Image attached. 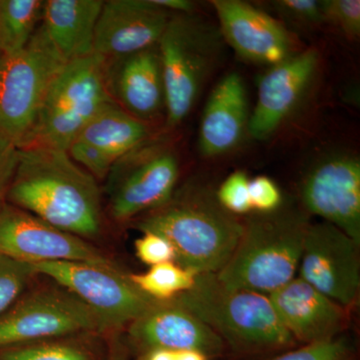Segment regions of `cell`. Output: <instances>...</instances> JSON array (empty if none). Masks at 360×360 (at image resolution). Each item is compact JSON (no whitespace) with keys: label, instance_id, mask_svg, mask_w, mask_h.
Segmentation results:
<instances>
[{"label":"cell","instance_id":"7c38bea8","mask_svg":"<svg viewBox=\"0 0 360 360\" xmlns=\"http://www.w3.org/2000/svg\"><path fill=\"white\" fill-rule=\"evenodd\" d=\"M359 245L328 222H310L300 277L345 309L356 302L360 288Z\"/></svg>","mask_w":360,"mask_h":360},{"label":"cell","instance_id":"8992f818","mask_svg":"<svg viewBox=\"0 0 360 360\" xmlns=\"http://www.w3.org/2000/svg\"><path fill=\"white\" fill-rule=\"evenodd\" d=\"M191 14H174L158 41L165 94V127L184 122L198 101L220 52V37Z\"/></svg>","mask_w":360,"mask_h":360},{"label":"cell","instance_id":"d4e9b609","mask_svg":"<svg viewBox=\"0 0 360 360\" xmlns=\"http://www.w3.org/2000/svg\"><path fill=\"white\" fill-rule=\"evenodd\" d=\"M198 276L174 262L153 265L143 274H129L131 283L156 302H168L191 290Z\"/></svg>","mask_w":360,"mask_h":360},{"label":"cell","instance_id":"74e56055","mask_svg":"<svg viewBox=\"0 0 360 360\" xmlns=\"http://www.w3.org/2000/svg\"><path fill=\"white\" fill-rule=\"evenodd\" d=\"M210 357L196 350H179L175 352V360H208Z\"/></svg>","mask_w":360,"mask_h":360},{"label":"cell","instance_id":"836d02e7","mask_svg":"<svg viewBox=\"0 0 360 360\" xmlns=\"http://www.w3.org/2000/svg\"><path fill=\"white\" fill-rule=\"evenodd\" d=\"M20 160V148L0 139V212L7 203V195Z\"/></svg>","mask_w":360,"mask_h":360},{"label":"cell","instance_id":"52a82bcc","mask_svg":"<svg viewBox=\"0 0 360 360\" xmlns=\"http://www.w3.org/2000/svg\"><path fill=\"white\" fill-rule=\"evenodd\" d=\"M66 65L41 25L22 49L0 54V139L18 148L23 146Z\"/></svg>","mask_w":360,"mask_h":360},{"label":"cell","instance_id":"d590c367","mask_svg":"<svg viewBox=\"0 0 360 360\" xmlns=\"http://www.w3.org/2000/svg\"><path fill=\"white\" fill-rule=\"evenodd\" d=\"M115 333L108 341V352L106 360H130L131 352L127 347V341L122 340L120 335H115Z\"/></svg>","mask_w":360,"mask_h":360},{"label":"cell","instance_id":"ba28073f","mask_svg":"<svg viewBox=\"0 0 360 360\" xmlns=\"http://www.w3.org/2000/svg\"><path fill=\"white\" fill-rule=\"evenodd\" d=\"M54 284L27 288L0 314V352L54 338L108 333L96 312Z\"/></svg>","mask_w":360,"mask_h":360},{"label":"cell","instance_id":"f546056e","mask_svg":"<svg viewBox=\"0 0 360 360\" xmlns=\"http://www.w3.org/2000/svg\"><path fill=\"white\" fill-rule=\"evenodd\" d=\"M347 341L336 338L324 342L302 345V347L283 352L267 360H341L348 354Z\"/></svg>","mask_w":360,"mask_h":360},{"label":"cell","instance_id":"e0dca14e","mask_svg":"<svg viewBox=\"0 0 360 360\" xmlns=\"http://www.w3.org/2000/svg\"><path fill=\"white\" fill-rule=\"evenodd\" d=\"M172 16L150 0L104 1L94 53L103 58H120L155 46Z\"/></svg>","mask_w":360,"mask_h":360},{"label":"cell","instance_id":"6da1fadb","mask_svg":"<svg viewBox=\"0 0 360 360\" xmlns=\"http://www.w3.org/2000/svg\"><path fill=\"white\" fill-rule=\"evenodd\" d=\"M7 203L86 240L103 229L97 179L65 150L20 148Z\"/></svg>","mask_w":360,"mask_h":360},{"label":"cell","instance_id":"8d00e7d4","mask_svg":"<svg viewBox=\"0 0 360 360\" xmlns=\"http://www.w3.org/2000/svg\"><path fill=\"white\" fill-rule=\"evenodd\" d=\"M141 360H175V352L172 350L156 349L141 355Z\"/></svg>","mask_w":360,"mask_h":360},{"label":"cell","instance_id":"277c9868","mask_svg":"<svg viewBox=\"0 0 360 360\" xmlns=\"http://www.w3.org/2000/svg\"><path fill=\"white\" fill-rule=\"evenodd\" d=\"M309 217L278 208L243 220V231L226 264L215 274L231 290L270 295L295 278Z\"/></svg>","mask_w":360,"mask_h":360},{"label":"cell","instance_id":"1f68e13d","mask_svg":"<svg viewBox=\"0 0 360 360\" xmlns=\"http://www.w3.org/2000/svg\"><path fill=\"white\" fill-rule=\"evenodd\" d=\"M274 6L284 18L302 25L326 23L323 4L317 0H278Z\"/></svg>","mask_w":360,"mask_h":360},{"label":"cell","instance_id":"7a4b0ae2","mask_svg":"<svg viewBox=\"0 0 360 360\" xmlns=\"http://www.w3.org/2000/svg\"><path fill=\"white\" fill-rule=\"evenodd\" d=\"M136 227L167 238L174 246L175 264L196 274H215L236 250L243 220L226 212L215 194L187 187L174 193L165 205L146 213Z\"/></svg>","mask_w":360,"mask_h":360},{"label":"cell","instance_id":"ffe728a7","mask_svg":"<svg viewBox=\"0 0 360 360\" xmlns=\"http://www.w3.org/2000/svg\"><path fill=\"white\" fill-rule=\"evenodd\" d=\"M248 99L245 82L236 72L217 82L201 117L198 146L201 155L214 158L232 150L248 129Z\"/></svg>","mask_w":360,"mask_h":360},{"label":"cell","instance_id":"603a6c76","mask_svg":"<svg viewBox=\"0 0 360 360\" xmlns=\"http://www.w3.org/2000/svg\"><path fill=\"white\" fill-rule=\"evenodd\" d=\"M108 352L101 335H82L7 348L0 360H106Z\"/></svg>","mask_w":360,"mask_h":360},{"label":"cell","instance_id":"484cf974","mask_svg":"<svg viewBox=\"0 0 360 360\" xmlns=\"http://www.w3.org/2000/svg\"><path fill=\"white\" fill-rule=\"evenodd\" d=\"M37 276L32 264L0 255V314L30 288Z\"/></svg>","mask_w":360,"mask_h":360},{"label":"cell","instance_id":"9c48e42d","mask_svg":"<svg viewBox=\"0 0 360 360\" xmlns=\"http://www.w3.org/2000/svg\"><path fill=\"white\" fill-rule=\"evenodd\" d=\"M179 175L177 156L153 139L118 158L106 176L111 217L124 222L165 205Z\"/></svg>","mask_w":360,"mask_h":360},{"label":"cell","instance_id":"5b68a950","mask_svg":"<svg viewBox=\"0 0 360 360\" xmlns=\"http://www.w3.org/2000/svg\"><path fill=\"white\" fill-rule=\"evenodd\" d=\"M113 103L106 89L104 58L98 54L70 61L47 92L20 148L68 151L90 120Z\"/></svg>","mask_w":360,"mask_h":360},{"label":"cell","instance_id":"9a60e30c","mask_svg":"<svg viewBox=\"0 0 360 360\" xmlns=\"http://www.w3.org/2000/svg\"><path fill=\"white\" fill-rule=\"evenodd\" d=\"M319 65V51L309 49L270 68L258 82L257 104L248 120L251 137L264 141L274 134L300 103Z\"/></svg>","mask_w":360,"mask_h":360},{"label":"cell","instance_id":"d6986e66","mask_svg":"<svg viewBox=\"0 0 360 360\" xmlns=\"http://www.w3.org/2000/svg\"><path fill=\"white\" fill-rule=\"evenodd\" d=\"M269 296L284 328L303 345L335 340L347 326V309L300 277Z\"/></svg>","mask_w":360,"mask_h":360},{"label":"cell","instance_id":"7402d4cb","mask_svg":"<svg viewBox=\"0 0 360 360\" xmlns=\"http://www.w3.org/2000/svg\"><path fill=\"white\" fill-rule=\"evenodd\" d=\"M150 139V125L110 103L90 120L75 141L91 144L117 160Z\"/></svg>","mask_w":360,"mask_h":360},{"label":"cell","instance_id":"44dd1931","mask_svg":"<svg viewBox=\"0 0 360 360\" xmlns=\"http://www.w3.org/2000/svg\"><path fill=\"white\" fill-rule=\"evenodd\" d=\"M103 0H47L41 27L68 63L94 54Z\"/></svg>","mask_w":360,"mask_h":360},{"label":"cell","instance_id":"2e32d148","mask_svg":"<svg viewBox=\"0 0 360 360\" xmlns=\"http://www.w3.org/2000/svg\"><path fill=\"white\" fill-rule=\"evenodd\" d=\"M220 35L245 60L274 65L293 56L292 39L269 14L240 0H213Z\"/></svg>","mask_w":360,"mask_h":360},{"label":"cell","instance_id":"4fadbf2b","mask_svg":"<svg viewBox=\"0 0 360 360\" xmlns=\"http://www.w3.org/2000/svg\"><path fill=\"white\" fill-rule=\"evenodd\" d=\"M305 210L335 225L360 245V162L338 153L317 163L302 186Z\"/></svg>","mask_w":360,"mask_h":360},{"label":"cell","instance_id":"ac0fdd59","mask_svg":"<svg viewBox=\"0 0 360 360\" xmlns=\"http://www.w3.org/2000/svg\"><path fill=\"white\" fill-rule=\"evenodd\" d=\"M104 78L113 103L130 115L150 125L165 115L158 45L130 56L104 58Z\"/></svg>","mask_w":360,"mask_h":360},{"label":"cell","instance_id":"f35d334b","mask_svg":"<svg viewBox=\"0 0 360 360\" xmlns=\"http://www.w3.org/2000/svg\"><path fill=\"white\" fill-rule=\"evenodd\" d=\"M341 360H345V359H341Z\"/></svg>","mask_w":360,"mask_h":360},{"label":"cell","instance_id":"30bf717a","mask_svg":"<svg viewBox=\"0 0 360 360\" xmlns=\"http://www.w3.org/2000/svg\"><path fill=\"white\" fill-rule=\"evenodd\" d=\"M32 265L37 276L63 286L96 312L108 333H120L156 302L141 292L120 269L79 262Z\"/></svg>","mask_w":360,"mask_h":360},{"label":"cell","instance_id":"f1b7e54d","mask_svg":"<svg viewBox=\"0 0 360 360\" xmlns=\"http://www.w3.org/2000/svg\"><path fill=\"white\" fill-rule=\"evenodd\" d=\"M68 153L75 162L96 179H106L116 161L101 149L80 141H73Z\"/></svg>","mask_w":360,"mask_h":360},{"label":"cell","instance_id":"4316f807","mask_svg":"<svg viewBox=\"0 0 360 360\" xmlns=\"http://www.w3.org/2000/svg\"><path fill=\"white\" fill-rule=\"evenodd\" d=\"M250 179L245 172H236L220 184L215 198L222 207L231 214L243 215L250 213Z\"/></svg>","mask_w":360,"mask_h":360},{"label":"cell","instance_id":"83f0119b","mask_svg":"<svg viewBox=\"0 0 360 360\" xmlns=\"http://www.w3.org/2000/svg\"><path fill=\"white\" fill-rule=\"evenodd\" d=\"M322 4L326 23L340 28L348 39H355L359 37V0H326Z\"/></svg>","mask_w":360,"mask_h":360},{"label":"cell","instance_id":"cb8c5ba5","mask_svg":"<svg viewBox=\"0 0 360 360\" xmlns=\"http://www.w3.org/2000/svg\"><path fill=\"white\" fill-rule=\"evenodd\" d=\"M44 6L41 0H0V54L28 44L41 25Z\"/></svg>","mask_w":360,"mask_h":360},{"label":"cell","instance_id":"e575fe53","mask_svg":"<svg viewBox=\"0 0 360 360\" xmlns=\"http://www.w3.org/2000/svg\"><path fill=\"white\" fill-rule=\"evenodd\" d=\"M156 6L172 14H191L195 4L189 0H150Z\"/></svg>","mask_w":360,"mask_h":360},{"label":"cell","instance_id":"8fae6325","mask_svg":"<svg viewBox=\"0 0 360 360\" xmlns=\"http://www.w3.org/2000/svg\"><path fill=\"white\" fill-rule=\"evenodd\" d=\"M0 255L30 264L79 262L120 269L89 240L9 203L0 212Z\"/></svg>","mask_w":360,"mask_h":360},{"label":"cell","instance_id":"3957f363","mask_svg":"<svg viewBox=\"0 0 360 360\" xmlns=\"http://www.w3.org/2000/svg\"><path fill=\"white\" fill-rule=\"evenodd\" d=\"M174 300L205 322L236 354L286 352L297 343L281 323L269 295L231 290L214 274H198L193 288Z\"/></svg>","mask_w":360,"mask_h":360},{"label":"cell","instance_id":"5bb4252c","mask_svg":"<svg viewBox=\"0 0 360 360\" xmlns=\"http://www.w3.org/2000/svg\"><path fill=\"white\" fill-rule=\"evenodd\" d=\"M127 345L139 357L151 350H196L217 357L226 349L212 328L175 300L155 302L127 326Z\"/></svg>","mask_w":360,"mask_h":360},{"label":"cell","instance_id":"4dcf8cb0","mask_svg":"<svg viewBox=\"0 0 360 360\" xmlns=\"http://www.w3.org/2000/svg\"><path fill=\"white\" fill-rule=\"evenodd\" d=\"M134 248L137 258L149 267L175 259L174 246L155 232H142L141 238L135 240Z\"/></svg>","mask_w":360,"mask_h":360},{"label":"cell","instance_id":"d6a6232c","mask_svg":"<svg viewBox=\"0 0 360 360\" xmlns=\"http://www.w3.org/2000/svg\"><path fill=\"white\" fill-rule=\"evenodd\" d=\"M250 198L251 208L258 213L276 212L283 201L276 182L264 175L250 180Z\"/></svg>","mask_w":360,"mask_h":360}]
</instances>
